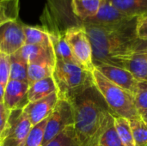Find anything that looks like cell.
<instances>
[{"label":"cell","mask_w":147,"mask_h":146,"mask_svg":"<svg viewBox=\"0 0 147 146\" xmlns=\"http://www.w3.org/2000/svg\"><path fill=\"white\" fill-rule=\"evenodd\" d=\"M137 18L115 25L101 26L82 21L76 16L74 26H82L90 39L94 65L100 63L110 65L114 58L128 52L132 49L138 40Z\"/></svg>","instance_id":"6da1fadb"},{"label":"cell","mask_w":147,"mask_h":146,"mask_svg":"<svg viewBox=\"0 0 147 146\" xmlns=\"http://www.w3.org/2000/svg\"><path fill=\"white\" fill-rule=\"evenodd\" d=\"M74 111V130L80 146H98L100 139L114 120L96 87L87 89L71 102Z\"/></svg>","instance_id":"7a4b0ae2"},{"label":"cell","mask_w":147,"mask_h":146,"mask_svg":"<svg viewBox=\"0 0 147 146\" xmlns=\"http://www.w3.org/2000/svg\"><path fill=\"white\" fill-rule=\"evenodd\" d=\"M53 78L57 88L59 99L70 102L95 86L92 71L79 65L60 60L55 62Z\"/></svg>","instance_id":"3957f363"},{"label":"cell","mask_w":147,"mask_h":146,"mask_svg":"<svg viewBox=\"0 0 147 146\" xmlns=\"http://www.w3.org/2000/svg\"><path fill=\"white\" fill-rule=\"evenodd\" d=\"M92 76L96 89L114 115L129 120L140 118L132 94L109 81L96 68L92 71Z\"/></svg>","instance_id":"277c9868"},{"label":"cell","mask_w":147,"mask_h":146,"mask_svg":"<svg viewBox=\"0 0 147 146\" xmlns=\"http://www.w3.org/2000/svg\"><path fill=\"white\" fill-rule=\"evenodd\" d=\"M65 39L78 64L83 68L92 71L95 69L93 51L85 29L82 26L71 27L65 31Z\"/></svg>","instance_id":"5b68a950"},{"label":"cell","mask_w":147,"mask_h":146,"mask_svg":"<svg viewBox=\"0 0 147 146\" xmlns=\"http://www.w3.org/2000/svg\"><path fill=\"white\" fill-rule=\"evenodd\" d=\"M70 126H74L72 104L68 101L59 99L53 111L47 118L41 146L46 145Z\"/></svg>","instance_id":"8992f818"},{"label":"cell","mask_w":147,"mask_h":146,"mask_svg":"<svg viewBox=\"0 0 147 146\" xmlns=\"http://www.w3.org/2000/svg\"><path fill=\"white\" fill-rule=\"evenodd\" d=\"M32 127L22 109L10 111L7 126L0 138V146H20L27 139Z\"/></svg>","instance_id":"52a82bcc"},{"label":"cell","mask_w":147,"mask_h":146,"mask_svg":"<svg viewBox=\"0 0 147 146\" xmlns=\"http://www.w3.org/2000/svg\"><path fill=\"white\" fill-rule=\"evenodd\" d=\"M24 26L18 18L0 27V52L12 55L25 45Z\"/></svg>","instance_id":"ba28073f"},{"label":"cell","mask_w":147,"mask_h":146,"mask_svg":"<svg viewBox=\"0 0 147 146\" xmlns=\"http://www.w3.org/2000/svg\"><path fill=\"white\" fill-rule=\"evenodd\" d=\"M113 65L130 71L139 81L147 80V50L140 49L119 55L111 60Z\"/></svg>","instance_id":"9c48e42d"},{"label":"cell","mask_w":147,"mask_h":146,"mask_svg":"<svg viewBox=\"0 0 147 146\" xmlns=\"http://www.w3.org/2000/svg\"><path fill=\"white\" fill-rule=\"evenodd\" d=\"M95 68L109 81L127 90L133 96L134 95L139 80L130 71L122 67L105 63L95 65Z\"/></svg>","instance_id":"30bf717a"},{"label":"cell","mask_w":147,"mask_h":146,"mask_svg":"<svg viewBox=\"0 0 147 146\" xmlns=\"http://www.w3.org/2000/svg\"><path fill=\"white\" fill-rule=\"evenodd\" d=\"M58 101V94L57 92H54L45 98L33 102H28L22 111L28 119L32 126H34L49 117Z\"/></svg>","instance_id":"8fae6325"},{"label":"cell","mask_w":147,"mask_h":146,"mask_svg":"<svg viewBox=\"0 0 147 146\" xmlns=\"http://www.w3.org/2000/svg\"><path fill=\"white\" fill-rule=\"evenodd\" d=\"M29 84L24 82L9 80L5 86L3 104L9 110L23 109L28 103V91Z\"/></svg>","instance_id":"7c38bea8"},{"label":"cell","mask_w":147,"mask_h":146,"mask_svg":"<svg viewBox=\"0 0 147 146\" xmlns=\"http://www.w3.org/2000/svg\"><path fill=\"white\" fill-rule=\"evenodd\" d=\"M134 18L136 17H130L127 15L126 14L120 11L117 8H115L108 0H103L97 14L95 16L85 20L84 22L101 26H111L132 20Z\"/></svg>","instance_id":"4fadbf2b"},{"label":"cell","mask_w":147,"mask_h":146,"mask_svg":"<svg viewBox=\"0 0 147 146\" xmlns=\"http://www.w3.org/2000/svg\"><path fill=\"white\" fill-rule=\"evenodd\" d=\"M16 57L23 60L28 65L37 62H56L52 46H39L25 44L18 52L15 53Z\"/></svg>","instance_id":"5bb4252c"},{"label":"cell","mask_w":147,"mask_h":146,"mask_svg":"<svg viewBox=\"0 0 147 146\" xmlns=\"http://www.w3.org/2000/svg\"><path fill=\"white\" fill-rule=\"evenodd\" d=\"M54 92H57V88L53 77L39 80L29 85L28 91V102L40 100Z\"/></svg>","instance_id":"9a60e30c"},{"label":"cell","mask_w":147,"mask_h":146,"mask_svg":"<svg viewBox=\"0 0 147 146\" xmlns=\"http://www.w3.org/2000/svg\"><path fill=\"white\" fill-rule=\"evenodd\" d=\"M120 11L130 17L147 15V0H108Z\"/></svg>","instance_id":"2e32d148"},{"label":"cell","mask_w":147,"mask_h":146,"mask_svg":"<svg viewBox=\"0 0 147 146\" xmlns=\"http://www.w3.org/2000/svg\"><path fill=\"white\" fill-rule=\"evenodd\" d=\"M103 0H71V9L74 15L82 21L95 16Z\"/></svg>","instance_id":"e0dca14e"},{"label":"cell","mask_w":147,"mask_h":146,"mask_svg":"<svg viewBox=\"0 0 147 146\" xmlns=\"http://www.w3.org/2000/svg\"><path fill=\"white\" fill-rule=\"evenodd\" d=\"M55 63L44 61L29 64L28 66V82L32 84L39 80L53 77Z\"/></svg>","instance_id":"ac0fdd59"},{"label":"cell","mask_w":147,"mask_h":146,"mask_svg":"<svg viewBox=\"0 0 147 146\" xmlns=\"http://www.w3.org/2000/svg\"><path fill=\"white\" fill-rule=\"evenodd\" d=\"M49 37L51 40V43L56 60L79 65L78 62L74 58L71 50L65 39V36H59V37L49 36Z\"/></svg>","instance_id":"d6986e66"},{"label":"cell","mask_w":147,"mask_h":146,"mask_svg":"<svg viewBox=\"0 0 147 146\" xmlns=\"http://www.w3.org/2000/svg\"><path fill=\"white\" fill-rule=\"evenodd\" d=\"M25 44L27 45H39V46H52L48 34L43 29L41 26H24Z\"/></svg>","instance_id":"ffe728a7"},{"label":"cell","mask_w":147,"mask_h":146,"mask_svg":"<svg viewBox=\"0 0 147 146\" xmlns=\"http://www.w3.org/2000/svg\"><path fill=\"white\" fill-rule=\"evenodd\" d=\"M20 0H0V27L19 18Z\"/></svg>","instance_id":"44dd1931"},{"label":"cell","mask_w":147,"mask_h":146,"mask_svg":"<svg viewBox=\"0 0 147 146\" xmlns=\"http://www.w3.org/2000/svg\"><path fill=\"white\" fill-rule=\"evenodd\" d=\"M114 119L115 129L124 146H135L129 120L115 115H114Z\"/></svg>","instance_id":"7402d4cb"},{"label":"cell","mask_w":147,"mask_h":146,"mask_svg":"<svg viewBox=\"0 0 147 146\" xmlns=\"http://www.w3.org/2000/svg\"><path fill=\"white\" fill-rule=\"evenodd\" d=\"M10 73L9 80L20 81L28 83V65L16 57L15 54L9 55Z\"/></svg>","instance_id":"603a6c76"},{"label":"cell","mask_w":147,"mask_h":146,"mask_svg":"<svg viewBox=\"0 0 147 146\" xmlns=\"http://www.w3.org/2000/svg\"><path fill=\"white\" fill-rule=\"evenodd\" d=\"M45 146H80L76 136L74 126L66 127Z\"/></svg>","instance_id":"cb8c5ba5"},{"label":"cell","mask_w":147,"mask_h":146,"mask_svg":"<svg viewBox=\"0 0 147 146\" xmlns=\"http://www.w3.org/2000/svg\"><path fill=\"white\" fill-rule=\"evenodd\" d=\"M135 146H147V123L140 118L129 120Z\"/></svg>","instance_id":"d4e9b609"},{"label":"cell","mask_w":147,"mask_h":146,"mask_svg":"<svg viewBox=\"0 0 147 146\" xmlns=\"http://www.w3.org/2000/svg\"><path fill=\"white\" fill-rule=\"evenodd\" d=\"M47 119L32 127L25 141L20 146H41Z\"/></svg>","instance_id":"484cf974"},{"label":"cell","mask_w":147,"mask_h":146,"mask_svg":"<svg viewBox=\"0 0 147 146\" xmlns=\"http://www.w3.org/2000/svg\"><path fill=\"white\" fill-rule=\"evenodd\" d=\"M99 145L101 146H124L115 126V119L109 123L108 128L102 134Z\"/></svg>","instance_id":"4316f807"},{"label":"cell","mask_w":147,"mask_h":146,"mask_svg":"<svg viewBox=\"0 0 147 146\" xmlns=\"http://www.w3.org/2000/svg\"><path fill=\"white\" fill-rule=\"evenodd\" d=\"M134 98L139 114L147 109V80L139 81Z\"/></svg>","instance_id":"83f0119b"},{"label":"cell","mask_w":147,"mask_h":146,"mask_svg":"<svg viewBox=\"0 0 147 146\" xmlns=\"http://www.w3.org/2000/svg\"><path fill=\"white\" fill-rule=\"evenodd\" d=\"M10 59L9 55L0 52V83L4 87L9 81Z\"/></svg>","instance_id":"f1b7e54d"},{"label":"cell","mask_w":147,"mask_h":146,"mask_svg":"<svg viewBox=\"0 0 147 146\" xmlns=\"http://www.w3.org/2000/svg\"><path fill=\"white\" fill-rule=\"evenodd\" d=\"M136 34L138 39L147 40V15L137 18Z\"/></svg>","instance_id":"f546056e"},{"label":"cell","mask_w":147,"mask_h":146,"mask_svg":"<svg viewBox=\"0 0 147 146\" xmlns=\"http://www.w3.org/2000/svg\"><path fill=\"white\" fill-rule=\"evenodd\" d=\"M9 114H10V111L5 107L3 102L0 103V138L2 137L5 130Z\"/></svg>","instance_id":"4dcf8cb0"},{"label":"cell","mask_w":147,"mask_h":146,"mask_svg":"<svg viewBox=\"0 0 147 146\" xmlns=\"http://www.w3.org/2000/svg\"><path fill=\"white\" fill-rule=\"evenodd\" d=\"M4 91H5V87L0 83V103L3 102V97H4Z\"/></svg>","instance_id":"1f68e13d"},{"label":"cell","mask_w":147,"mask_h":146,"mask_svg":"<svg viewBox=\"0 0 147 146\" xmlns=\"http://www.w3.org/2000/svg\"><path fill=\"white\" fill-rule=\"evenodd\" d=\"M140 119L145 121L146 123H147V109L146 110H143L140 113Z\"/></svg>","instance_id":"d6a6232c"},{"label":"cell","mask_w":147,"mask_h":146,"mask_svg":"<svg viewBox=\"0 0 147 146\" xmlns=\"http://www.w3.org/2000/svg\"><path fill=\"white\" fill-rule=\"evenodd\" d=\"M98 146H101V145H98Z\"/></svg>","instance_id":"836d02e7"}]
</instances>
